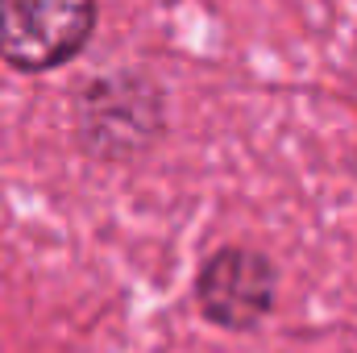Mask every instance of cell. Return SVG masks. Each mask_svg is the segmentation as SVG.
Returning a JSON list of instances; mask_svg holds the SVG:
<instances>
[{
    "label": "cell",
    "mask_w": 357,
    "mask_h": 353,
    "mask_svg": "<svg viewBox=\"0 0 357 353\" xmlns=\"http://www.w3.org/2000/svg\"><path fill=\"white\" fill-rule=\"evenodd\" d=\"M96 0H0V59L13 71H54L88 46Z\"/></svg>",
    "instance_id": "6da1fadb"
},
{
    "label": "cell",
    "mask_w": 357,
    "mask_h": 353,
    "mask_svg": "<svg viewBox=\"0 0 357 353\" xmlns=\"http://www.w3.org/2000/svg\"><path fill=\"white\" fill-rule=\"evenodd\" d=\"M195 303L204 320L229 333L258 329L274 308V266L258 250L225 246L195 274Z\"/></svg>",
    "instance_id": "7a4b0ae2"
}]
</instances>
